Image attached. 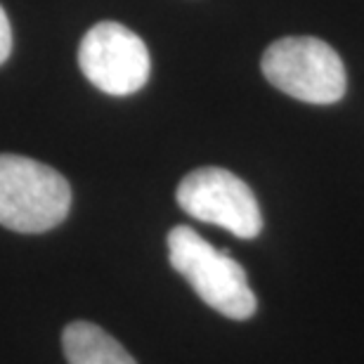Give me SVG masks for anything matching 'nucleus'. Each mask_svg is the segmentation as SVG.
<instances>
[{
	"label": "nucleus",
	"instance_id": "7ed1b4c3",
	"mask_svg": "<svg viewBox=\"0 0 364 364\" xmlns=\"http://www.w3.org/2000/svg\"><path fill=\"white\" fill-rule=\"evenodd\" d=\"M263 76L277 90L310 105H333L346 95V67L329 43L294 36L272 43L263 55Z\"/></svg>",
	"mask_w": 364,
	"mask_h": 364
},
{
	"label": "nucleus",
	"instance_id": "0eeeda50",
	"mask_svg": "<svg viewBox=\"0 0 364 364\" xmlns=\"http://www.w3.org/2000/svg\"><path fill=\"white\" fill-rule=\"evenodd\" d=\"M10 53H12V26L5 10L0 7V64H5Z\"/></svg>",
	"mask_w": 364,
	"mask_h": 364
},
{
	"label": "nucleus",
	"instance_id": "20e7f679",
	"mask_svg": "<svg viewBox=\"0 0 364 364\" xmlns=\"http://www.w3.org/2000/svg\"><path fill=\"white\" fill-rule=\"evenodd\" d=\"M176 196L187 215L218 225L239 239H253L263 230V213L251 187L225 168L192 171L182 178Z\"/></svg>",
	"mask_w": 364,
	"mask_h": 364
},
{
	"label": "nucleus",
	"instance_id": "39448f33",
	"mask_svg": "<svg viewBox=\"0 0 364 364\" xmlns=\"http://www.w3.org/2000/svg\"><path fill=\"white\" fill-rule=\"evenodd\" d=\"M83 76L107 95H133L149 81L151 57L144 41L119 21H100L78 46Z\"/></svg>",
	"mask_w": 364,
	"mask_h": 364
},
{
	"label": "nucleus",
	"instance_id": "423d86ee",
	"mask_svg": "<svg viewBox=\"0 0 364 364\" xmlns=\"http://www.w3.org/2000/svg\"><path fill=\"white\" fill-rule=\"evenodd\" d=\"M62 348L69 364H137L119 341L90 322H71L62 333Z\"/></svg>",
	"mask_w": 364,
	"mask_h": 364
},
{
	"label": "nucleus",
	"instance_id": "f03ea898",
	"mask_svg": "<svg viewBox=\"0 0 364 364\" xmlns=\"http://www.w3.org/2000/svg\"><path fill=\"white\" fill-rule=\"evenodd\" d=\"M71 187L62 173L33 159L0 154V225L21 235H41L64 223Z\"/></svg>",
	"mask_w": 364,
	"mask_h": 364
},
{
	"label": "nucleus",
	"instance_id": "f257e3e1",
	"mask_svg": "<svg viewBox=\"0 0 364 364\" xmlns=\"http://www.w3.org/2000/svg\"><path fill=\"white\" fill-rule=\"evenodd\" d=\"M168 260L208 308L237 322L256 315L258 303L244 267L228 251L213 249L199 232L187 225L173 228L168 232Z\"/></svg>",
	"mask_w": 364,
	"mask_h": 364
}]
</instances>
